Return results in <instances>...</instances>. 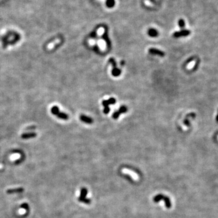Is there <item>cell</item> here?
<instances>
[{
  "label": "cell",
  "instance_id": "obj_8",
  "mask_svg": "<svg viewBox=\"0 0 218 218\" xmlns=\"http://www.w3.org/2000/svg\"><path fill=\"white\" fill-rule=\"evenodd\" d=\"M80 119L81 121H82L83 123H86V124H92V123H93V119L84 115H81Z\"/></svg>",
  "mask_w": 218,
  "mask_h": 218
},
{
  "label": "cell",
  "instance_id": "obj_4",
  "mask_svg": "<svg viewBox=\"0 0 218 218\" xmlns=\"http://www.w3.org/2000/svg\"><path fill=\"white\" fill-rule=\"evenodd\" d=\"M115 103H116V100L113 98H111L108 99V100H104L102 101V104L104 107V113L105 114H108L110 112V108L108 107V106L110 104H115Z\"/></svg>",
  "mask_w": 218,
  "mask_h": 218
},
{
  "label": "cell",
  "instance_id": "obj_19",
  "mask_svg": "<svg viewBox=\"0 0 218 218\" xmlns=\"http://www.w3.org/2000/svg\"><path fill=\"white\" fill-rule=\"evenodd\" d=\"M3 165H1L0 164V169H1V168H3Z\"/></svg>",
  "mask_w": 218,
  "mask_h": 218
},
{
  "label": "cell",
  "instance_id": "obj_5",
  "mask_svg": "<svg viewBox=\"0 0 218 218\" xmlns=\"http://www.w3.org/2000/svg\"><path fill=\"white\" fill-rule=\"evenodd\" d=\"M190 33H191V32H190L189 30L183 29L180 31H178V32H175V33H173V36L174 38H177L189 36Z\"/></svg>",
  "mask_w": 218,
  "mask_h": 218
},
{
  "label": "cell",
  "instance_id": "obj_7",
  "mask_svg": "<svg viewBox=\"0 0 218 218\" xmlns=\"http://www.w3.org/2000/svg\"><path fill=\"white\" fill-rule=\"evenodd\" d=\"M148 52L149 53L152 54V55H158L160 56H165V53L164 52L161 51V50H158L157 48H150L148 50Z\"/></svg>",
  "mask_w": 218,
  "mask_h": 218
},
{
  "label": "cell",
  "instance_id": "obj_11",
  "mask_svg": "<svg viewBox=\"0 0 218 218\" xmlns=\"http://www.w3.org/2000/svg\"><path fill=\"white\" fill-rule=\"evenodd\" d=\"M115 0H106V6L108 8H113L115 6Z\"/></svg>",
  "mask_w": 218,
  "mask_h": 218
},
{
  "label": "cell",
  "instance_id": "obj_16",
  "mask_svg": "<svg viewBox=\"0 0 218 218\" xmlns=\"http://www.w3.org/2000/svg\"><path fill=\"white\" fill-rule=\"evenodd\" d=\"M23 191V190H22V189H17V190H9V191H7L8 193H12V192H16V191Z\"/></svg>",
  "mask_w": 218,
  "mask_h": 218
},
{
  "label": "cell",
  "instance_id": "obj_13",
  "mask_svg": "<svg viewBox=\"0 0 218 218\" xmlns=\"http://www.w3.org/2000/svg\"><path fill=\"white\" fill-rule=\"evenodd\" d=\"M178 26L181 29H184L185 27V21L183 19H180L178 21Z\"/></svg>",
  "mask_w": 218,
  "mask_h": 218
},
{
  "label": "cell",
  "instance_id": "obj_14",
  "mask_svg": "<svg viewBox=\"0 0 218 218\" xmlns=\"http://www.w3.org/2000/svg\"><path fill=\"white\" fill-rule=\"evenodd\" d=\"M90 36L91 38H94L96 37V31H94V32H92V33H90Z\"/></svg>",
  "mask_w": 218,
  "mask_h": 218
},
{
  "label": "cell",
  "instance_id": "obj_17",
  "mask_svg": "<svg viewBox=\"0 0 218 218\" xmlns=\"http://www.w3.org/2000/svg\"><path fill=\"white\" fill-rule=\"evenodd\" d=\"M19 212V214H25V213H26V210H25L24 209H23V208H21V209L19 210V212Z\"/></svg>",
  "mask_w": 218,
  "mask_h": 218
},
{
  "label": "cell",
  "instance_id": "obj_12",
  "mask_svg": "<svg viewBox=\"0 0 218 218\" xmlns=\"http://www.w3.org/2000/svg\"><path fill=\"white\" fill-rule=\"evenodd\" d=\"M36 136L35 133H26V134H24L22 135V138L23 139H29V138H33V137H35Z\"/></svg>",
  "mask_w": 218,
  "mask_h": 218
},
{
  "label": "cell",
  "instance_id": "obj_2",
  "mask_svg": "<svg viewBox=\"0 0 218 218\" xmlns=\"http://www.w3.org/2000/svg\"><path fill=\"white\" fill-rule=\"evenodd\" d=\"M108 62L110 63V64H112L113 65V69L112 71V74L113 77H118L121 75V70H119V69H118L117 67V64H116V61H115V59L113 58H110L108 60Z\"/></svg>",
  "mask_w": 218,
  "mask_h": 218
},
{
  "label": "cell",
  "instance_id": "obj_3",
  "mask_svg": "<svg viewBox=\"0 0 218 218\" xmlns=\"http://www.w3.org/2000/svg\"><path fill=\"white\" fill-rule=\"evenodd\" d=\"M122 173L124 174H125V175H129V176H130V177L132 178V179L134 181H139V176H138V174L136 172H135V171H133V170L129 169V168H123V170H122Z\"/></svg>",
  "mask_w": 218,
  "mask_h": 218
},
{
  "label": "cell",
  "instance_id": "obj_1",
  "mask_svg": "<svg viewBox=\"0 0 218 218\" xmlns=\"http://www.w3.org/2000/svg\"><path fill=\"white\" fill-rule=\"evenodd\" d=\"M51 112L53 115H55L56 117L61 119L67 120L69 119V116L65 113L61 112L58 107L56 106H53L52 108H51Z\"/></svg>",
  "mask_w": 218,
  "mask_h": 218
},
{
  "label": "cell",
  "instance_id": "obj_6",
  "mask_svg": "<svg viewBox=\"0 0 218 218\" xmlns=\"http://www.w3.org/2000/svg\"><path fill=\"white\" fill-rule=\"evenodd\" d=\"M127 107L126 106H121L118 111H116L115 112L113 113V114L112 115L113 118L115 119H116L118 118L119 116V115H121V114L127 112Z\"/></svg>",
  "mask_w": 218,
  "mask_h": 218
},
{
  "label": "cell",
  "instance_id": "obj_18",
  "mask_svg": "<svg viewBox=\"0 0 218 218\" xmlns=\"http://www.w3.org/2000/svg\"><path fill=\"white\" fill-rule=\"evenodd\" d=\"M216 121H217V123H218V115H217V116H216Z\"/></svg>",
  "mask_w": 218,
  "mask_h": 218
},
{
  "label": "cell",
  "instance_id": "obj_10",
  "mask_svg": "<svg viewBox=\"0 0 218 218\" xmlns=\"http://www.w3.org/2000/svg\"><path fill=\"white\" fill-rule=\"evenodd\" d=\"M147 33H148V36L152 38L157 37L159 35V33H158V30H157L156 29H153V28L149 29Z\"/></svg>",
  "mask_w": 218,
  "mask_h": 218
},
{
  "label": "cell",
  "instance_id": "obj_15",
  "mask_svg": "<svg viewBox=\"0 0 218 218\" xmlns=\"http://www.w3.org/2000/svg\"><path fill=\"white\" fill-rule=\"evenodd\" d=\"M20 156L19 154H13V155L11 156V159H16L17 158H19Z\"/></svg>",
  "mask_w": 218,
  "mask_h": 218
},
{
  "label": "cell",
  "instance_id": "obj_9",
  "mask_svg": "<svg viewBox=\"0 0 218 218\" xmlns=\"http://www.w3.org/2000/svg\"><path fill=\"white\" fill-rule=\"evenodd\" d=\"M102 38H103L104 40H105L106 42V44H107V47L108 48H110V46H111V42H110V40L108 38V33H107V30H105V32L104 33V34L102 35Z\"/></svg>",
  "mask_w": 218,
  "mask_h": 218
}]
</instances>
